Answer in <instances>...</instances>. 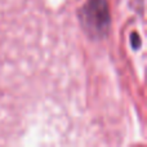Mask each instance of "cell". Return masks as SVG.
Masks as SVG:
<instances>
[{
  "label": "cell",
  "mask_w": 147,
  "mask_h": 147,
  "mask_svg": "<svg viewBox=\"0 0 147 147\" xmlns=\"http://www.w3.org/2000/svg\"><path fill=\"white\" fill-rule=\"evenodd\" d=\"M83 30L92 39H102L109 34L111 16L107 0H88L79 10Z\"/></svg>",
  "instance_id": "6da1fadb"
},
{
  "label": "cell",
  "mask_w": 147,
  "mask_h": 147,
  "mask_svg": "<svg viewBox=\"0 0 147 147\" xmlns=\"http://www.w3.org/2000/svg\"><path fill=\"white\" fill-rule=\"evenodd\" d=\"M130 40H132V47L133 49H140L141 48V38L137 32H133L130 36Z\"/></svg>",
  "instance_id": "7a4b0ae2"
}]
</instances>
